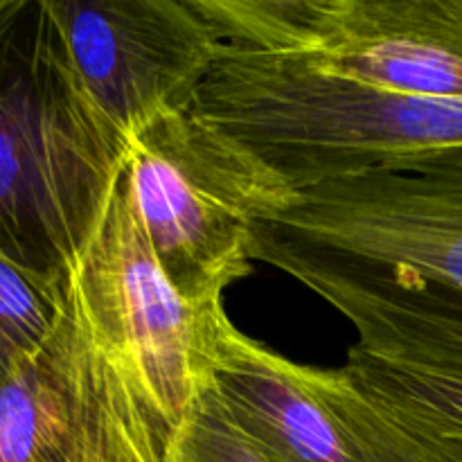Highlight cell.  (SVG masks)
<instances>
[{
  "instance_id": "obj_11",
  "label": "cell",
  "mask_w": 462,
  "mask_h": 462,
  "mask_svg": "<svg viewBox=\"0 0 462 462\" xmlns=\"http://www.w3.org/2000/svg\"><path fill=\"white\" fill-rule=\"evenodd\" d=\"M54 287L0 253V386L43 350L54 316Z\"/></svg>"
},
{
  "instance_id": "obj_6",
  "label": "cell",
  "mask_w": 462,
  "mask_h": 462,
  "mask_svg": "<svg viewBox=\"0 0 462 462\" xmlns=\"http://www.w3.org/2000/svg\"><path fill=\"white\" fill-rule=\"evenodd\" d=\"M226 52L420 97H462V0H201Z\"/></svg>"
},
{
  "instance_id": "obj_5",
  "label": "cell",
  "mask_w": 462,
  "mask_h": 462,
  "mask_svg": "<svg viewBox=\"0 0 462 462\" xmlns=\"http://www.w3.org/2000/svg\"><path fill=\"white\" fill-rule=\"evenodd\" d=\"M125 167L153 257L189 305H217L255 264L257 226L296 189L192 108L126 135Z\"/></svg>"
},
{
  "instance_id": "obj_1",
  "label": "cell",
  "mask_w": 462,
  "mask_h": 462,
  "mask_svg": "<svg viewBox=\"0 0 462 462\" xmlns=\"http://www.w3.org/2000/svg\"><path fill=\"white\" fill-rule=\"evenodd\" d=\"M153 257L122 165L63 266L39 361L61 418L59 462H174L210 386L212 320Z\"/></svg>"
},
{
  "instance_id": "obj_10",
  "label": "cell",
  "mask_w": 462,
  "mask_h": 462,
  "mask_svg": "<svg viewBox=\"0 0 462 462\" xmlns=\"http://www.w3.org/2000/svg\"><path fill=\"white\" fill-rule=\"evenodd\" d=\"M59 406L36 356L0 386V462H59Z\"/></svg>"
},
{
  "instance_id": "obj_9",
  "label": "cell",
  "mask_w": 462,
  "mask_h": 462,
  "mask_svg": "<svg viewBox=\"0 0 462 462\" xmlns=\"http://www.w3.org/2000/svg\"><path fill=\"white\" fill-rule=\"evenodd\" d=\"M210 391L271 462H383L329 409L311 365L239 332L224 307L212 320Z\"/></svg>"
},
{
  "instance_id": "obj_3",
  "label": "cell",
  "mask_w": 462,
  "mask_h": 462,
  "mask_svg": "<svg viewBox=\"0 0 462 462\" xmlns=\"http://www.w3.org/2000/svg\"><path fill=\"white\" fill-rule=\"evenodd\" d=\"M125 153V134L86 90L45 0H0V253L57 284Z\"/></svg>"
},
{
  "instance_id": "obj_4",
  "label": "cell",
  "mask_w": 462,
  "mask_h": 462,
  "mask_svg": "<svg viewBox=\"0 0 462 462\" xmlns=\"http://www.w3.org/2000/svg\"><path fill=\"white\" fill-rule=\"evenodd\" d=\"M194 111L246 144L293 189L462 152V97H420L224 52Z\"/></svg>"
},
{
  "instance_id": "obj_7",
  "label": "cell",
  "mask_w": 462,
  "mask_h": 462,
  "mask_svg": "<svg viewBox=\"0 0 462 462\" xmlns=\"http://www.w3.org/2000/svg\"><path fill=\"white\" fill-rule=\"evenodd\" d=\"M257 233L462 293V152L296 189Z\"/></svg>"
},
{
  "instance_id": "obj_12",
  "label": "cell",
  "mask_w": 462,
  "mask_h": 462,
  "mask_svg": "<svg viewBox=\"0 0 462 462\" xmlns=\"http://www.w3.org/2000/svg\"><path fill=\"white\" fill-rule=\"evenodd\" d=\"M174 462H271L226 415L210 386L203 391Z\"/></svg>"
},
{
  "instance_id": "obj_2",
  "label": "cell",
  "mask_w": 462,
  "mask_h": 462,
  "mask_svg": "<svg viewBox=\"0 0 462 462\" xmlns=\"http://www.w3.org/2000/svg\"><path fill=\"white\" fill-rule=\"evenodd\" d=\"M275 266L356 332L338 368L311 365L329 409L383 462H462V293L418 275L255 235Z\"/></svg>"
},
{
  "instance_id": "obj_8",
  "label": "cell",
  "mask_w": 462,
  "mask_h": 462,
  "mask_svg": "<svg viewBox=\"0 0 462 462\" xmlns=\"http://www.w3.org/2000/svg\"><path fill=\"white\" fill-rule=\"evenodd\" d=\"M93 102L125 134L192 108L224 57L201 0H45Z\"/></svg>"
}]
</instances>
